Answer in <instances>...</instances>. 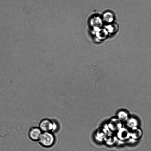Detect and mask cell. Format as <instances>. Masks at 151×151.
Listing matches in <instances>:
<instances>
[{
	"mask_svg": "<svg viewBox=\"0 0 151 151\" xmlns=\"http://www.w3.org/2000/svg\"><path fill=\"white\" fill-rule=\"evenodd\" d=\"M56 141V138L53 132H42L38 141L42 147L50 148L53 146Z\"/></svg>",
	"mask_w": 151,
	"mask_h": 151,
	"instance_id": "6da1fadb",
	"label": "cell"
},
{
	"mask_svg": "<svg viewBox=\"0 0 151 151\" xmlns=\"http://www.w3.org/2000/svg\"><path fill=\"white\" fill-rule=\"evenodd\" d=\"M119 116L120 118L122 119H126L127 117V114L124 112H121L119 113Z\"/></svg>",
	"mask_w": 151,
	"mask_h": 151,
	"instance_id": "277c9868",
	"label": "cell"
},
{
	"mask_svg": "<svg viewBox=\"0 0 151 151\" xmlns=\"http://www.w3.org/2000/svg\"><path fill=\"white\" fill-rule=\"evenodd\" d=\"M58 123L54 120L48 118L42 119L40 122L39 127L42 132H53L58 129Z\"/></svg>",
	"mask_w": 151,
	"mask_h": 151,
	"instance_id": "7a4b0ae2",
	"label": "cell"
},
{
	"mask_svg": "<svg viewBox=\"0 0 151 151\" xmlns=\"http://www.w3.org/2000/svg\"><path fill=\"white\" fill-rule=\"evenodd\" d=\"M42 132L39 127H33L29 129L28 137L33 141H38Z\"/></svg>",
	"mask_w": 151,
	"mask_h": 151,
	"instance_id": "3957f363",
	"label": "cell"
}]
</instances>
